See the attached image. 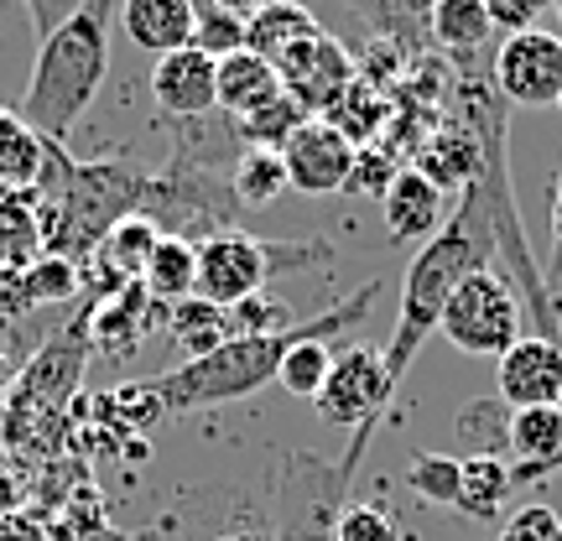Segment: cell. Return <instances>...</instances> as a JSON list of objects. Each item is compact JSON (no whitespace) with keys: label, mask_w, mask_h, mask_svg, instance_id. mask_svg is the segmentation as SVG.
Instances as JSON below:
<instances>
[{"label":"cell","mask_w":562,"mask_h":541,"mask_svg":"<svg viewBox=\"0 0 562 541\" xmlns=\"http://www.w3.org/2000/svg\"><path fill=\"white\" fill-rule=\"evenodd\" d=\"M47 167V140L21 121V110H5L0 104V188H16V193H32Z\"/></svg>","instance_id":"25"},{"label":"cell","mask_w":562,"mask_h":541,"mask_svg":"<svg viewBox=\"0 0 562 541\" xmlns=\"http://www.w3.org/2000/svg\"><path fill=\"white\" fill-rule=\"evenodd\" d=\"M391 115H396V104L385 100V94L370 79H355L339 94V100L323 110V121L334 125V131H339V136L355 146V151H360V146H375V136H381L385 125H391Z\"/></svg>","instance_id":"23"},{"label":"cell","mask_w":562,"mask_h":541,"mask_svg":"<svg viewBox=\"0 0 562 541\" xmlns=\"http://www.w3.org/2000/svg\"><path fill=\"white\" fill-rule=\"evenodd\" d=\"M542 281H547V313H552V343H562V250L552 271H542Z\"/></svg>","instance_id":"41"},{"label":"cell","mask_w":562,"mask_h":541,"mask_svg":"<svg viewBox=\"0 0 562 541\" xmlns=\"http://www.w3.org/2000/svg\"><path fill=\"white\" fill-rule=\"evenodd\" d=\"M381 208H385V229H391L396 245H427L448 224V193H438L417 167L396 172V182L385 188Z\"/></svg>","instance_id":"15"},{"label":"cell","mask_w":562,"mask_h":541,"mask_svg":"<svg viewBox=\"0 0 562 541\" xmlns=\"http://www.w3.org/2000/svg\"><path fill=\"white\" fill-rule=\"evenodd\" d=\"M490 79L501 89L505 104H521V110H547L562 100V37L558 32H516L501 37L495 63H490Z\"/></svg>","instance_id":"9"},{"label":"cell","mask_w":562,"mask_h":541,"mask_svg":"<svg viewBox=\"0 0 562 541\" xmlns=\"http://www.w3.org/2000/svg\"><path fill=\"white\" fill-rule=\"evenodd\" d=\"M552 474H562V453H558V459H552V463H547V469H537V480H531V484H542V480H552Z\"/></svg>","instance_id":"44"},{"label":"cell","mask_w":562,"mask_h":541,"mask_svg":"<svg viewBox=\"0 0 562 541\" xmlns=\"http://www.w3.org/2000/svg\"><path fill=\"white\" fill-rule=\"evenodd\" d=\"M121 26L140 53H178L193 47L199 32V0H121Z\"/></svg>","instance_id":"16"},{"label":"cell","mask_w":562,"mask_h":541,"mask_svg":"<svg viewBox=\"0 0 562 541\" xmlns=\"http://www.w3.org/2000/svg\"><path fill=\"white\" fill-rule=\"evenodd\" d=\"M438 334L453 349L474 354V360H501L510 343L521 339V302H516V286L490 266V271H474L459 292L448 297L438 318Z\"/></svg>","instance_id":"8"},{"label":"cell","mask_w":562,"mask_h":541,"mask_svg":"<svg viewBox=\"0 0 562 541\" xmlns=\"http://www.w3.org/2000/svg\"><path fill=\"white\" fill-rule=\"evenodd\" d=\"M26 5V16H32V26H37V42L42 37H53L63 21H74L89 5V0H21Z\"/></svg>","instance_id":"38"},{"label":"cell","mask_w":562,"mask_h":541,"mask_svg":"<svg viewBox=\"0 0 562 541\" xmlns=\"http://www.w3.org/2000/svg\"><path fill=\"white\" fill-rule=\"evenodd\" d=\"M193 47H203L209 58H229L245 47V21H235L229 11H220L214 0L199 5V32H193Z\"/></svg>","instance_id":"35"},{"label":"cell","mask_w":562,"mask_h":541,"mask_svg":"<svg viewBox=\"0 0 562 541\" xmlns=\"http://www.w3.org/2000/svg\"><path fill=\"white\" fill-rule=\"evenodd\" d=\"M140 286H146V297L161 302V307H178L199 292V245L182 240V235H161L157 250H151V261L140 271Z\"/></svg>","instance_id":"22"},{"label":"cell","mask_w":562,"mask_h":541,"mask_svg":"<svg viewBox=\"0 0 562 541\" xmlns=\"http://www.w3.org/2000/svg\"><path fill=\"white\" fill-rule=\"evenodd\" d=\"M94 302L100 297H83L79 313L63 323L32 360L21 364L16 381L5 385V402H0V453L5 459L26 463V469H42L63 448L68 427H74L68 406L79 396L83 364L94 354V334H89Z\"/></svg>","instance_id":"2"},{"label":"cell","mask_w":562,"mask_h":541,"mask_svg":"<svg viewBox=\"0 0 562 541\" xmlns=\"http://www.w3.org/2000/svg\"><path fill=\"white\" fill-rule=\"evenodd\" d=\"M558 110H562V100H558Z\"/></svg>","instance_id":"46"},{"label":"cell","mask_w":562,"mask_h":541,"mask_svg":"<svg viewBox=\"0 0 562 541\" xmlns=\"http://www.w3.org/2000/svg\"><path fill=\"white\" fill-rule=\"evenodd\" d=\"M406 489L422 495L427 505H459V453H427L417 448L406 463Z\"/></svg>","instance_id":"31"},{"label":"cell","mask_w":562,"mask_h":541,"mask_svg":"<svg viewBox=\"0 0 562 541\" xmlns=\"http://www.w3.org/2000/svg\"><path fill=\"white\" fill-rule=\"evenodd\" d=\"M558 412H562V396H558Z\"/></svg>","instance_id":"45"},{"label":"cell","mask_w":562,"mask_h":541,"mask_svg":"<svg viewBox=\"0 0 562 541\" xmlns=\"http://www.w3.org/2000/svg\"><path fill=\"white\" fill-rule=\"evenodd\" d=\"M349 11H360L375 32H391V37H412L417 26H427V5L432 0H344Z\"/></svg>","instance_id":"32"},{"label":"cell","mask_w":562,"mask_h":541,"mask_svg":"<svg viewBox=\"0 0 562 541\" xmlns=\"http://www.w3.org/2000/svg\"><path fill=\"white\" fill-rule=\"evenodd\" d=\"M427 37L438 47L453 74H474L495 63V21L484 11V0H432L427 5Z\"/></svg>","instance_id":"14"},{"label":"cell","mask_w":562,"mask_h":541,"mask_svg":"<svg viewBox=\"0 0 562 541\" xmlns=\"http://www.w3.org/2000/svg\"><path fill=\"white\" fill-rule=\"evenodd\" d=\"M396 172H402V161L391 157L385 146H360L355 151V172H349V182H344V193H360V199H385V188L396 182Z\"/></svg>","instance_id":"34"},{"label":"cell","mask_w":562,"mask_h":541,"mask_svg":"<svg viewBox=\"0 0 562 541\" xmlns=\"http://www.w3.org/2000/svg\"><path fill=\"white\" fill-rule=\"evenodd\" d=\"M16 381V364H11V349H5V339H0V391Z\"/></svg>","instance_id":"42"},{"label":"cell","mask_w":562,"mask_h":541,"mask_svg":"<svg viewBox=\"0 0 562 541\" xmlns=\"http://www.w3.org/2000/svg\"><path fill=\"white\" fill-rule=\"evenodd\" d=\"M495 396L510 412L521 406H558L562 396V343L542 339V334H521V339L495 360Z\"/></svg>","instance_id":"12"},{"label":"cell","mask_w":562,"mask_h":541,"mask_svg":"<svg viewBox=\"0 0 562 541\" xmlns=\"http://www.w3.org/2000/svg\"><path fill=\"white\" fill-rule=\"evenodd\" d=\"M167 328H172V343H178L188 360H203V354H214L220 343H229V313L214 307V302L203 297H188L178 307H167Z\"/></svg>","instance_id":"26"},{"label":"cell","mask_w":562,"mask_h":541,"mask_svg":"<svg viewBox=\"0 0 562 541\" xmlns=\"http://www.w3.org/2000/svg\"><path fill=\"white\" fill-rule=\"evenodd\" d=\"M146 188H151V172H140L131 161H74L58 140H47V167L32 188L42 250L83 266V256H94V245L115 224L140 214Z\"/></svg>","instance_id":"3"},{"label":"cell","mask_w":562,"mask_h":541,"mask_svg":"<svg viewBox=\"0 0 562 541\" xmlns=\"http://www.w3.org/2000/svg\"><path fill=\"white\" fill-rule=\"evenodd\" d=\"M307 121H313V115H307L292 94H281V100H271L266 110L235 121V136H240V146H250V151H281Z\"/></svg>","instance_id":"29"},{"label":"cell","mask_w":562,"mask_h":541,"mask_svg":"<svg viewBox=\"0 0 562 541\" xmlns=\"http://www.w3.org/2000/svg\"><path fill=\"white\" fill-rule=\"evenodd\" d=\"M281 94H286V89H281L277 68H271L266 58H256L250 47L220 58V110L229 115V121L256 115V110H266V104L281 100Z\"/></svg>","instance_id":"19"},{"label":"cell","mask_w":562,"mask_h":541,"mask_svg":"<svg viewBox=\"0 0 562 541\" xmlns=\"http://www.w3.org/2000/svg\"><path fill=\"white\" fill-rule=\"evenodd\" d=\"M151 100L172 121H203L209 110H220V58H209L203 47H178V53L157 58Z\"/></svg>","instance_id":"13"},{"label":"cell","mask_w":562,"mask_h":541,"mask_svg":"<svg viewBox=\"0 0 562 541\" xmlns=\"http://www.w3.org/2000/svg\"><path fill=\"white\" fill-rule=\"evenodd\" d=\"M157 313H161V302L146 297L140 281H131V286H121V292L100 297L94 302V323H89V328H94V349L110 354V360H125V354L146 339V328H151Z\"/></svg>","instance_id":"17"},{"label":"cell","mask_w":562,"mask_h":541,"mask_svg":"<svg viewBox=\"0 0 562 541\" xmlns=\"http://www.w3.org/2000/svg\"><path fill=\"white\" fill-rule=\"evenodd\" d=\"M495 256H501V250H495L490 203H484V193L469 182V193H463L459 208L448 214V224H442L438 235L412 256V266H406L396 334H391V343L381 349L391 391H402V381L412 375V364H417V354H422V343L438 334V318H442V307H448V297H453L474 271H490Z\"/></svg>","instance_id":"1"},{"label":"cell","mask_w":562,"mask_h":541,"mask_svg":"<svg viewBox=\"0 0 562 541\" xmlns=\"http://www.w3.org/2000/svg\"><path fill=\"white\" fill-rule=\"evenodd\" d=\"M297 343V323L286 334H261V339H229L203 360H182L178 370L157 375V396L167 417H188L203 406H224V402H245L256 396L261 385L277 381L286 349Z\"/></svg>","instance_id":"5"},{"label":"cell","mask_w":562,"mask_h":541,"mask_svg":"<svg viewBox=\"0 0 562 541\" xmlns=\"http://www.w3.org/2000/svg\"><path fill=\"white\" fill-rule=\"evenodd\" d=\"M271 68H277L281 89H286L307 115H323V110L339 100L349 83L360 79V74H355V53H349L344 42H334L328 32L297 42V47H292V53H281Z\"/></svg>","instance_id":"10"},{"label":"cell","mask_w":562,"mask_h":541,"mask_svg":"<svg viewBox=\"0 0 562 541\" xmlns=\"http://www.w3.org/2000/svg\"><path fill=\"white\" fill-rule=\"evenodd\" d=\"M21 281H26L32 307H58V302H79L83 266L68 261V256H47V250H42L32 266H21Z\"/></svg>","instance_id":"30"},{"label":"cell","mask_w":562,"mask_h":541,"mask_svg":"<svg viewBox=\"0 0 562 541\" xmlns=\"http://www.w3.org/2000/svg\"><path fill=\"white\" fill-rule=\"evenodd\" d=\"M547 5H552V0H484V11H490V21H495V32H505V37L531 32V26L542 21Z\"/></svg>","instance_id":"37"},{"label":"cell","mask_w":562,"mask_h":541,"mask_svg":"<svg viewBox=\"0 0 562 541\" xmlns=\"http://www.w3.org/2000/svg\"><path fill=\"white\" fill-rule=\"evenodd\" d=\"M318 32H323L318 16H313L302 0H266L261 11L245 21V47H250L256 58L277 63L281 53H292L297 42L318 37Z\"/></svg>","instance_id":"21"},{"label":"cell","mask_w":562,"mask_h":541,"mask_svg":"<svg viewBox=\"0 0 562 541\" xmlns=\"http://www.w3.org/2000/svg\"><path fill=\"white\" fill-rule=\"evenodd\" d=\"M42 256L37 229V199L0 188V266H32Z\"/></svg>","instance_id":"28"},{"label":"cell","mask_w":562,"mask_h":541,"mask_svg":"<svg viewBox=\"0 0 562 541\" xmlns=\"http://www.w3.org/2000/svg\"><path fill=\"white\" fill-rule=\"evenodd\" d=\"M292 182H286V167H281V151H250L245 146L235 167H229V193L240 203L245 214H256V208H271V203L286 193Z\"/></svg>","instance_id":"27"},{"label":"cell","mask_w":562,"mask_h":541,"mask_svg":"<svg viewBox=\"0 0 562 541\" xmlns=\"http://www.w3.org/2000/svg\"><path fill=\"white\" fill-rule=\"evenodd\" d=\"M516 495V474L505 459H459V516L469 521H495L505 500Z\"/></svg>","instance_id":"24"},{"label":"cell","mask_w":562,"mask_h":541,"mask_svg":"<svg viewBox=\"0 0 562 541\" xmlns=\"http://www.w3.org/2000/svg\"><path fill=\"white\" fill-rule=\"evenodd\" d=\"M281 167H286V182H292L297 193L328 199V193H344V182L355 172V146L323 121V115H313L297 136L281 146Z\"/></svg>","instance_id":"11"},{"label":"cell","mask_w":562,"mask_h":541,"mask_svg":"<svg viewBox=\"0 0 562 541\" xmlns=\"http://www.w3.org/2000/svg\"><path fill=\"white\" fill-rule=\"evenodd\" d=\"M412 167H417L438 193H469V182L480 178V167H484V151H480V140L453 121V125H438L432 136L422 140V151Z\"/></svg>","instance_id":"18"},{"label":"cell","mask_w":562,"mask_h":541,"mask_svg":"<svg viewBox=\"0 0 562 541\" xmlns=\"http://www.w3.org/2000/svg\"><path fill=\"white\" fill-rule=\"evenodd\" d=\"M0 541H53V526L37 510H0Z\"/></svg>","instance_id":"39"},{"label":"cell","mask_w":562,"mask_h":541,"mask_svg":"<svg viewBox=\"0 0 562 541\" xmlns=\"http://www.w3.org/2000/svg\"><path fill=\"white\" fill-rule=\"evenodd\" d=\"M26 313H32V297H26L21 266H0V323L26 318Z\"/></svg>","instance_id":"40"},{"label":"cell","mask_w":562,"mask_h":541,"mask_svg":"<svg viewBox=\"0 0 562 541\" xmlns=\"http://www.w3.org/2000/svg\"><path fill=\"white\" fill-rule=\"evenodd\" d=\"M552 235H558V250H562V193L552 199Z\"/></svg>","instance_id":"43"},{"label":"cell","mask_w":562,"mask_h":541,"mask_svg":"<svg viewBox=\"0 0 562 541\" xmlns=\"http://www.w3.org/2000/svg\"><path fill=\"white\" fill-rule=\"evenodd\" d=\"M334 541H402V526L391 521V510L370 500H355L339 510L334 521Z\"/></svg>","instance_id":"33"},{"label":"cell","mask_w":562,"mask_h":541,"mask_svg":"<svg viewBox=\"0 0 562 541\" xmlns=\"http://www.w3.org/2000/svg\"><path fill=\"white\" fill-rule=\"evenodd\" d=\"M495 541H562V516L552 510V505L531 500L521 505V510H510L501 526V537Z\"/></svg>","instance_id":"36"},{"label":"cell","mask_w":562,"mask_h":541,"mask_svg":"<svg viewBox=\"0 0 562 541\" xmlns=\"http://www.w3.org/2000/svg\"><path fill=\"white\" fill-rule=\"evenodd\" d=\"M328 261V245L307 240V245H281V240H256L245 229H220L199 240V292L193 297L214 302V307H240V302L261 297V286L277 271H292V266H313Z\"/></svg>","instance_id":"6"},{"label":"cell","mask_w":562,"mask_h":541,"mask_svg":"<svg viewBox=\"0 0 562 541\" xmlns=\"http://www.w3.org/2000/svg\"><path fill=\"white\" fill-rule=\"evenodd\" d=\"M391 402H396V391H391V381H385L381 349H370V343H344V349H334L328 381H323V391L313 396V406H318L323 421L355 427V442H349V453L339 459L344 484L355 480V469H360L364 448H370V438H375V427L385 421Z\"/></svg>","instance_id":"7"},{"label":"cell","mask_w":562,"mask_h":541,"mask_svg":"<svg viewBox=\"0 0 562 541\" xmlns=\"http://www.w3.org/2000/svg\"><path fill=\"white\" fill-rule=\"evenodd\" d=\"M110 21H115V0H89L79 16L37 42V63L21 94V121L42 140L63 146L74 125L89 115V104L100 100L110 74Z\"/></svg>","instance_id":"4"},{"label":"cell","mask_w":562,"mask_h":541,"mask_svg":"<svg viewBox=\"0 0 562 541\" xmlns=\"http://www.w3.org/2000/svg\"><path fill=\"white\" fill-rule=\"evenodd\" d=\"M510 406L501 396H469L453 412V442L459 459H505L510 463Z\"/></svg>","instance_id":"20"}]
</instances>
